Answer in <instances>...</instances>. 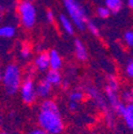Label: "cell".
Segmentation results:
<instances>
[{
  "mask_svg": "<svg viewBox=\"0 0 133 134\" xmlns=\"http://www.w3.org/2000/svg\"><path fill=\"white\" fill-rule=\"evenodd\" d=\"M36 121L40 128L50 134H62L65 129L60 107L56 100L51 98L42 100L36 115Z\"/></svg>",
  "mask_w": 133,
  "mask_h": 134,
  "instance_id": "obj_1",
  "label": "cell"
},
{
  "mask_svg": "<svg viewBox=\"0 0 133 134\" xmlns=\"http://www.w3.org/2000/svg\"><path fill=\"white\" fill-rule=\"evenodd\" d=\"M24 76L21 67L17 63H9L2 70V86L5 94L10 97L17 95Z\"/></svg>",
  "mask_w": 133,
  "mask_h": 134,
  "instance_id": "obj_2",
  "label": "cell"
},
{
  "mask_svg": "<svg viewBox=\"0 0 133 134\" xmlns=\"http://www.w3.org/2000/svg\"><path fill=\"white\" fill-rule=\"evenodd\" d=\"M119 90L120 84L117 77L114 75H109L107 77V82L104 86V97L107 99L110 110L118 116L123 114L126 107V104L120 100Z\"/></svg>",
  "mask_w": 133,
  "mask_h": 134,
  "instance_id": "obj_3",
  "label": "cell"
},
{
  "mask_svg": "<svg viewBox=\"0 0 133 134\" xmlns=\"http://www.w3.org/2000/svg\"><path fill=\"white\" fill-rule=\"evenodd\" d=\"M63 5L66 11V15L70 18L75 28L83 31L86 28L88 21V14L85 8L78 0H63Z\"/></svg>",
  "mask_w": 133,
  "mask_h": 134,
  "instance_id": "obj_4",
  "label": "cell"
},
{
  "mask_svg": "<svg viewBox=\"0 0 133 134\" xmlns=\"http://www.w3.org/2000/svg\"><path fill=\"white\" fill-rule=\"evenodd\" d=\"M17 14L20 25L25 29L30 30L34 28L37 20V11L32 0H21V1H19L17 4Z\"/></svg>",
  "mask_w": 133,
  "mask_h": 134,
  "instance_id": "obj_5",
  "label": "cell"
},
{
  "mask_svg": "<svg viewBox=\"0 0 133 134\" xmlns=\"http://www.w3.org/2000/svg\"><path fill=\"white\" fill-rule=\"evenodd\" d=\"M35 81L31 76H26L23 79V82L19 87V95L21 98V101L27 105H32L36 102L37 95L35 88Z\"/></svg>",
  "mask_w": 133,
  "mask_h": 134,
  "instance_id": "obj_6",
  "label": "cell"
},
{
  "mask_svg": "<svg viewBox=\"0 0 133 134\" xmlns=\"http://www.w3.org/2000/svg\"><path fill=\"white\" fill-rule=\"evenodd\" d=\"M84 92L91 98V100L94 102V104L99 110H100V111H102L104 114H108L109 112H111L104 95L100 91H99L96 86H94V85H87L84 88Z\"/></svg>",
  "mask_w": 133,
  "mask_h": 134,
  "instance_id": "obj_7",
  "label": "cell"
},
{
  "mask_svg": "<svg viewBox=\"0 0 133 134\" xmlns=\"http://www.w3.org/2000/svg\"><path fill=\"white\" fill-rule=\"evenodd\" d=\"M33 68L38 72H46L50 69L49 67V54L47 51H42L36 54L33 61Z\"/></svg>",
  "mask_w": 133,
  "mask_h": 134,
  "instance_id": "obj_8",
  "label": "cell"
},
{
  "mask_svg": "<svg viewBox=\"0 0 133 134\" xmlns=\"http://www.w3.org/2000/svg\"><path fill=\"white\" fill-rule=\"evenodd\" d=\"M35 88H36L37 99H43V100L50 97L53 91V86L44 78L37 81V83L35 84Z\"/></svg>",
  "mask_w": 133,
  "mask_h": 134,
  "instance_id": "obj_9",
  "label": "cell"
},
{
  "mask_svg": "<svg viewBox=\"0 0 133 134\" xmlns=\"http://www.w3.org/2000/svg\"><path fill=\"white\" fill-rule=\"evenodd\" d=\"M49 54V67L52 70H61L64 66V61L62 55L57 49H51L48 52Z\"/></svg>",
  "mask_w": 133,
  "mask_h": 134,
  "instance_id": "obj_10",
  "label": "cell"
},
{
  "mask_svg": "<svg viewBox=\"0 0 133 134\" xmlns=\"http://www.w3.org/2000/svg\"><path fill=\"white\" fill-rule=\"evenodd\" d=\"M74 50H75V55L76 59L79 62H85L88 59V52H87V48L84 45L81 40L76 38L74 42Z\"/></svg>",
  "mask_w": 133,
  "mask_h": 134,
  "instance_id": "obj_11",
  "label": "cell"
},
{
  "mask_svg": "<svg viewBox=\"0 0 133 134\" xmlns=\"http://www.w3.org/2000/svg\"><path fill=\"white\" fill-rule=\"evenodd\" d=\"M59 24L62 28V30L66 33V34H68V35H74L75 34V26L73 24V21L70 20V18L68 17L66 14H60L59 15Z\"/></svg>",
  "mask_w": 133,
  "mask_h": 134,
  "instance_id": "obj_12",
  "label": "cell"
},
{
  "mask_svg": "<svg viewBox=\"0 0 133 134\" xmlns=\"http://www.w3.org/2000/svg\"><path fill=\"white\" fill-rule=\"evenodd\" d=\"M45 74H46V75H45L44 79L47 80L53 87H54V86H61L62 82H63V76H62L61 71L49 69V70L46 71Z\"/></svg>",
  "mask_w": 133,
  "mask_h": 134,
  "instance_id": "obj_13",
  "label": "cell"
},
{
  "mask_svg": "<svg viewBox=\"0 0 133 134\" xmlns=\"http://www.w3.org/2000/svg\"><path fill=\"white\" fill-rule=\"evenodd\" d=\"M126 127L133 132V103H127L123 114L120 115Z\"/></svg>",
  "mask_w": 133,
  "mask_h": 134,
  "instance_id": "obj_14",
  "label": "cell"
},
{
  "mask_svg": "<svg viewBox=\"0 0 133 134\" xmlns=\"http://www.w3.org/2000/svg\"><path fill=\"white\" fill-rule=\"evenodd\" d=\"M86 97V94L84 92L83 88H80V87H75L73 88L69 94H68V99L69 101H74V102H77V103H80L82 102L83 100L85 99Z\"/></svg>",
  "mask_w": 133,
  "mask_h": 134,
  "instance_id": "obj_15",
  "label": "cell"
},
{
  "mask_svg": "<svg viewBox=\"0 0 133 134\" xmlns=\"http://www.w3.org/2000/svg\"><path fill=\"white\" fill-rule=\"evenodd\" d=\"M104 7L111 12V14H118L124 7L123 0H104Z\"/></svg>",
  "mask_w": 133,
  "mask_h": 134,
  "instance_id": "obj_16",
  "label": "cell"
},
{
  "mask_svg": "<svg viewBox=\"0 0 133 134\" xmlns=\"http://www.w3.org/2000/svg\"><path fill=\"white\" fill-rule=\"evenodd\" d=\"M16 28L13 25L0 26V38H13L16 35Z\"/></svg>",
  "mask_w": 133,
  "mask_h": 134,
  "instance_id": "obj_17",
  "label": "cell"
},
{
  "mask_svg": "<svg viewBox=\"0 0 133 134\" xmlns=\"http://www.w3.org/2000/svg\"><path fill=\"white\" fill-rule=\"evenodd\" d=\"M85 29L88 30V32L91 33L92 35H94V36H96V37H97V36H100V28L98 27V25H97L94 20L88 19Z\"/></svg>",
  "mask_w": 133,
  "mask_h": 134,
  "instance_id": "obj_18",
  "label": "cell"
},
{
  "mask_svg": "<svg viewBox=\"0 0 133 134\" xmlns=\"http://www.w3.org/2000/svg\"><path fill=\"white\" fill-rule=\"evenodd\" d=\"M19 57L23 61H29L32 57V49L30 46L28 45H25L21 47L20 51H19Z\"/></svg>",
  "mask_w": 133,
  "mask_h": 134,
  "instance_id": "obj_19",
  "label": "cell"
},
{
  "mask_svg": "<svg viewBox=\"0 0 133 134\" xmlns=\"http://www.w3.org/2000/svg\"><path fill=\"white\" fill-rule=\"evenodd\" d=\"M123 38L128 48H133V30H127L124 33Z\"/></svg>",
  "mask_w": 133,
  "mask_h": 134,
  "instance_id": "obj_20",
  "label": "cell"
},
{
  "mask_svg": "<svg viewBox=\"0 0 133 134\" xmlns=\"http://www.w3.org/2000/svg\"><path fill=\"white\" fill-rule=\"evenodd\" d=\"M96 14H97V16L99 18H101V19H107V18H109L110 16L112 15L111 14V12L103 5V7H98L97 9H96Z\"/></svg>",
  "mask_w": 133,
  "mask_h": 134,
  "instance_id": "obj_21",
  "label": "cell"
},
{
  "mask_svg": "<svg viewBox=\"0 0 133 134\" xmlns=\"http://www.w3.org/2000/svg\"><path fill=\"white\" fill-rule=\"evenodd\" d=\"M120 100L125 103H131V91L130 90H124L120 94H119Z\"/></svg>",
  "mask_w": 133,
  "mask_h": 134,
  "instance_id": "obj_22",
  "label": "cell"
},
{
  "mask_svg": "<svg viewBox=\"0 0 133 134\" xmlns=\"http://www.w3.org/2000/svg\"><path fill=\"white\" fill-rule=\"evenodd\" d=\"M125 72H126V76L133 80V60H129L128 63L126 64V67H125Z\"/></svg>",
  "mask_w": 133,
  "mask_h": 134,
  "instance_id": "obj_23",
  "label": "cell"
},
{
  "mask_svg": "<svg viewBox=\"0 0 133 134\" xmlns=\"http://www.w3.org/2000/svg\"><path fill=\"white\" fill-rule=\"evenodd\" d=\"M26 134H50V133H48L47 131H45L44 129H42L40 127H35V128H32L29 131H27Z\"/></svg>",
  "mask_w": 133,
  "mask_h": 134,
  "instance_id": "obj_24",
  "label": "cell"
},
{
  "mask_svg": "<svg viewBox=\"0 0 133 134\" xmlns=\"http://www.w3.org/2000/svg\"><path fill=\"white\" fill-rule=\"evenodd\" d=\"M45 17H46L47 23H49V24H53L54 20H56V16H54V13H53L52 10H47Z\"/></svg>",
  "mask_w": 133,
  "mask_h": 134,
  "instance_id": "obj_25",
  "label": "cell"
},
{
  "mask_svg": "<svg viewBox=\"0 0 133 134\" xmlns=\"http://www.w3.org/2000/svg\"><path fill=\"white\" fill-rule=\"evenodd\" d=\"M78 108H79V103L74 102V101H69V102H68V109H69V111L76 112V111L78 110Z\"/></svg>",
  "mask_w": 133,
  "mask_h": 134,
  "instance_id": "obj_26",
  "label": "cell"
},
{
  "mask_svg": "<svg viewBox=\"0 0 133 134\" xmlns=\"http://www.w3.org/2000/svg\"><path fill=\"white\" fill-rule=\"evenodd\" d=\"M61 86H62V88H64V90H68L69 86H70V83H69L68 80H63Z\"/></svg>",
  "mask_w": 133,
  "mask_h": 134,
  "instance_id": "obj_27",
  "label": "cell"
},
{
  "mask_svg": "<svg viewBox=\"0 0 133 134\" xmlns=\"http://www.w3.org/2000/svg\"><path fill=\"white\" fill-rule=\"evenodd\" d=\"M127 4H128V8H129L130 10L133 11V0H128V1H127Z\"/></svg>",
  "mask_w": 133,
  "mask_h": 134,
  "instance_id": "obj_28",
  "label": "cell"
},
{
  "mask_svg": "<svg viewBox=\"0 0 133 134\" xmlns=\"http://www.w3.org/2000/svg\"><path fill=\"white\" fill-rule=\"evenodd\" d=\"M3 17H4L3 12H0V24H1V23L3 21Z\"/></svg>",
  "mask_w": 133,
  "mask_h": 134,
  "instance_id": "obj_29",
  "label": "cell"
},
{
  "mask_svg": "<svg viewBox=\"0 0 133 134\" xmlns=\"http://www.w3.org/2000/svg\"><path fill=\"white\" fill-rule=\"evenodd\" d=\"M2 122H3V117H2V114H1V112H0V126L2 125Z\"/></svg>",
  "mask_w": 133,
  "mask_h": 134,
  "instance_id": "obj_30",
  "label": "cell"
},
{
  "mask_svg": "<svg viewBox=\"0 0 133 134\" xmlns=\"http://www.w3.org/2000/svg\"><path fill=\"white\" fill-rule=\"evenodd\" d=\"M130 91H131V103H133V87Z\"/></svg>",
  "mask_w": 133,
  "mask_h": 134,
  "instance_id": "obj_31",
  "label": "cell"
},
{
  "mask_svg": "<svg viewBox=\"0 0 133 134\" xmlns=\"http://www.w3.org/2000/svg\"><path fill=\"white\" fill-rule=\"evenodd\" d=\"M0 134H11V133H9L8 131H3L2 130V131H0Z\"/></svg>",
  "mask_w": 133,
  "mask_h": 134,
  "instance_id": "obj_32",
  "label": "cell"
},
{
  "mask_svg": "<svg viewBox=\"0 0 133 134\" xmlns=\"http://www.w3.org/2000/svg\"><path fill=\"white\" fill-rule=\"evenodd\" d=\"M1 81H2V70L0 69V83H1Z\"/></svg>",
  "mask_w": 133,
  "mask_h": 134,
  "instance_id": "obj_33",
  "label": "cell"
}]
</instances>
